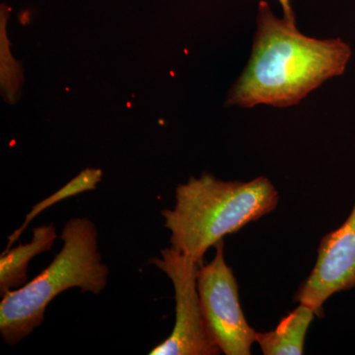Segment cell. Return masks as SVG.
<instances>
[{
  "instance_id": "cell-1",
  "label": "cell",
  "mask_w": 355,
  "mask_h": 355,
  "mask_svg": "<svg viewBox=\"0 0 355 355\" xmlns=\"http://www.w3.org/2000/svg\"><path fill=\"white\" fill-rule=\"evenodd\" d=\"M352 55V48L343 40L305 36L261 1L251 58L226 105L294 106L324 81L342 76Z\"/></svg>"
},
{
  "instance_id": "cell-2",
  "label": "cell",
  "mask_w": 355,
  "mask_h": 355,
  "mask_svg": "<svg viewBox=\"0 0 355 355\" xmlns=\"http://www.w3.org/2000/svg\"><path fill=\"white\" fill-rule=\"evenodd\" d=\"M175 198V207L161 212L164 227L171 246L198 263L209 248L270 214L279 200L268 178L224 182L210 174L179 184Z\"/></svg>"
},
{
  "instance_id": "cell-3",
  "label": "cell",
  "mask_w": 355,
  "mask_h": 355,
  "mask_svg": "<svg viewBox=\"0 0 355 355\" xmlns=\"http://www.w3.org/2000/svg\"><path fill=\"white\" fill-rule=\"evenodd\" d=\"M60 238L64 246L50 266L2 297L0 335L7 345H17L41 326L46 307L62 292L79 288L98 295L108 284L109 268L103 263L97 229L90 219H69Z\"/></svg>"
},
{
  "instance_id": "cell-4",
  "label": "cell",
  "mask_w": 355,
  "mask_h": 355,
  "mask_svg": "<svg viewBox=\"0 0 355 355\" xmlns=\"http://www.w3.org/2000/svg\"><path fill=\"white\" fill-rule=\"evenodd\" d=\"M214 248V258L198 270V291L205 326L222 354L250 355L257 331L248 324L243 312L237 280L224 257L223 240Z\"/></svg>"
},
{
  "instance_id": "cell-5",
  "label": "cell",
  "mask_w": 355,
  "mask_h": 355,
  "mask_svg": "<svg viewBox=\"0 0 355 355\" xmlns=\"http://www.w3.org/2000/svg\"><path fill=\"white\" fill-rule=\"evenodd\" d=\"M171 280L176 301V321L171 335L150 355H217L221 352L212 342L203 319L198 291L196 263L172 246L161 250L160 257L149 260Z\"/></svg>"
},
{
  "instance_id": "cell-6",
  "label": "cell",
  "mask_w": 355,
  "mask_h": 355,
  "mask_svg": "<svg viewBox=\"0 0 355 355\" xmlns=\"http://www.w3.org/2000/svg\"><path fill=\"white\" fill-rule=\"evenodd\" d=\"M355 287V202L347 220L322 238L316 265L294 295L324 317V304L334 294Z\"/></svg>"
},
{
  "instance_id": "cell-7",
  "label": "cell",
  "mask_w": 355,
  "mask_h": 355,
  "mask_svg": "<svg viewBox=\"0 0 355 355\" xmlns=\"http://www.w3.org/2000/svg\"><path fill=\"white\" fill-rule=\"evenodd\" d=\"M58 238L53 223L33 229V238L28 244H20L3 252L0 257V296L20 288L27 284L28 266L33 258L50 251Z\"/></svg>"
},
{
  "instance_id": "cell-8",
  "label": "cell",
  "mask_w": 355,
  "mask_h": 355,
  "mask_svg": "<svg viewBox=\"0 0 355 355\" xmlns=\"http://www.w3.org/2000/svg\"><path fill=\"white\" fill-rule=\"evenodd\" d=\"M316 316L309 306L299 304L296 309L282 318L275 330L259 333L256 343L265 355H301L304 352L306 335Z\"/></svg>"
},
{
  "instance_id": "cell-9",
  "label": "cell",
  "mask_w": 355,
  "mask_h": 355,
  "mask_svg": "<svg viewBox=\"0 0 355 355\" xmlns=\"http://www.w3.org/2000/svg\"><path fill=\"white\" fill-rule=\"evenodd\" d=\"M103 176V172L101 169L98 168H87V169L83 170L79 173L76 178L69 181V183L65 186L60 188V190L55 191V193L50 196L44 200L37 203L34 207H33L31 211L27 214L23 225L18 228L15 232L12 233L8 237V244L6 251H8L12 246V243L17 241L19 239L21 234L24 232L27 226L31 223L33 219L36 218L41 212L44 210L48 209L49 207H53L55 203L62 202V200H67L74 196L79 195V193H85V191H93L97 188V184L101 182Z\"/></svg>"
},
{
  "instance_id": "cell-10",
  "label": "cell",
  "mask_w": 355,
  "mask_h": 355,
  "mask_svg": "<svg viewBox=\"0 0 355 355\" xmlns=\"http://www.w3.org/2000/svg\"><path fill=\"white\" fill-rule=\"evenodd\" d=\"M279 1L284 9V19L292 25H296L295 15L292 9L291 0H279Z\"/></svg>"
}]
</instances>
